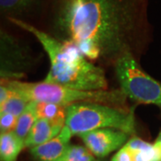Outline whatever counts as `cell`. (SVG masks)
<instances>
[{
    "instance_id": "1",
    "label": "cell",
    "mask_w": 161,
    "mask_h": 161,
    "mask_svg": "<svg viewBox=\"0 0 161 161\" xmlns=\"http://www.w3.org/2000/svg\"><path fill=\"white\" fill-rule=\"evenodd\" d=\"M147 0H56L49 34L72 42L92 61L114 64L135 57L147 43Z\"/></svg>"
},
{
    "instance_id": "2",
    "label": "cell",
    "mask_w": 161,
    "mask_h": 161,
    "mask_svg": "<svg viewBox=\"0 0 161 161\" xmlns=\"http://www.w3.org/2000/svg\"><path fill=\"white\" fill-rule=\"evenodd\" d=\"M7 20L33 35L47 54L50 68L44 81L83 91L108 90L104 70L89 61L75 44L58 40L26 21Z\"/></svg>"
},
{
    "instance_id": "3",
    "label": "cell",
    "mask_w": 161,
    "mask_h": 161,
    "mask_svg": "<svg viewBox=\"0 0 161 161\" xmlns=\"http://www.w3.org/2000/svg\"><path fill=\"white\" fill-rule=\"evenodd\" d=\"M14 92L21 94L29 101H46L67 107L80 102H94L125 109L127 97L119 90L83 91L69 87L40 82H25L19 80H1Z\"/></svg>"
},
{
    "instance_id": "4",
    "label": "cell",
    "mask_w": 161,
    "mask_h": 161,
    "mask_svg": "<svg viewBox=\"0 0 161 161\" xmlns=\"http://www.w3.org/2000/svg\"><path fill=\"white\" fill-rule=\"evenodd\" d=\"M65 125L73 135L103 128L120 130L131 135L135 132L133 110L94 102H80L67 106Z\"/></svg>"
},
{
    "instance_id": "5",
    "label": "cell",
    "mask_w": 161,
    "mask_h": 161,
    "mask_svg": "<svg viewBox=\"0 0 161 161\" xmlns=\"http://www.w3.org/2000/svg\"><path fill=\"white\" fill-rule=\"evenodd\" d=\"M120 90L140 104H153L161 108V83L141 68L136 57L127 52L114 64Z\"/></svg>"
},
{
    "instance_id": "6",
    "label": "cell",
    "mask_w": 161,
    "mask_h": 161,
    "mask_svg": "<svg viewBox=\"0 0 161 161\" xmlns=\"http://www.w3.org/2000/svg\"><path fill=\"white\" fill-rule=\"evenodd\" d=\"M1 47V80H19L29 70L31 58L25 48L17 40L6 31L1 30L0 34Z\"/></svg>"
},
{
    "instance_id": "7",
    "label": "cell",
    "mask_w": 161,
    "mask_h": 161,
    "mask_svg": "<svg viewBox=\"0 0 161 161\" xmlns=\"http://www.w3.org/2000/svg\"><path fill=\"white\" fill-rule=\"evenodd\" d=\"M78 136L93 155L103 158L121 149L128 142L131 134L120 130L103 128L84 132Z\"/></svg>"
},
{
    "instance_id": "8",
    "label": "cell",
    "mask_w": 161,
    "mask_h": 161,
    "mask_svg": "<svg viewBox=\"0 0 161 161\" xmlns=\"http://www.w3.org/2000/svg\"><path fill=\"white\" fill-rule=\"evenodd\" d=\"M111 161H161V157L153 144L133 136L119 149Z\"/></svg>"
},
{
    "instance_id": "9",
    "label": "cell",
    "mask_w": 161,
    "mask_h": 161,
    "mask_svg": "<svg viewBox=\"0 0 161 161\" xmlns=\"http://www.w3.org/2000/svg\"><path fill=\"white\" fill-rule=\"evenodd\" d=\"M72 136L70 129L65 125L56 137L31 148V153L38 161H57L70 145Z\"/></svg>"
},
{
    "instance_id": "10",
    "label": "cell",
    "mask_w": 161,
    "mask_h": 161,
    "mask_svg": "<svg viewBox=\"0 0 161 161\" xmlns=\"http://www.w3.org/2000/svg\"><path fill=\"white\" fill-rule=\"evenodd\" d=\"M64 126L57 125L45 119L38 118L31 129L29 134L25 138V147L31 149L35 146L45 143L56 137Z\"/></svg>"
},
{
    "instance_id": "11",
    "label": "cell",
    "mask_w": 161,
    "mask_h": 161,
    "mask_svg": "<svg viewBox=\"0 0 161 161\" xmlns=\"http://www.w3.org/2000/svg\"><path fill=\"white\" fill-rule=\"evenodd\" d=\"M43 0H0V11L6 18H24L38 9Z\"/></svg>"
},
{
    "instance_id": "12",
    "label": "cell",
    "mask_w": 161,
    "mask_h": 161,
    "mask_svg": "<svg viewBox=\"0 0 161 161\" xmlns=\"http://www.w3.org/2000/svg\"><path fill=\"white\" fill-rule=\"evenodd\" d=\"M25 147V140L19 137L14 131L1 132L0 159L1 161H16L19 154Z\"/></svg>"
},
{
    "instance_id": "13",
    "label": "cell",
    "mask_w": 161,
    "mask_h": 161,
    "mask_svg": "<svg viewBox=\"0 0 161 161\" xmlns=\"http://www.w3.org/2000/svg\"><path fill=\"white\" fill-rule=\"evenodd\" d=\"M34 108L38 118L45 119L54 125L64 126L66 121V107L58 104L34 101Z\"/></svg>"
},
{
    "instance_id": "14",
    "label": "cell",
    "mask_w": 161,
    "mask_h": 161,
    "mask_svg": "<svg viewBox=\"0 0 161 161\" xmlns=\"http://www.w3.org/2000/svg\"><path fill=\"white\" fill-rule=\"evenodd\" d=\"M37 119L38 117L35 112L34 102L30 101L27 108L23 112V114L18 117L17 125L14 132L19 137L25 140Z\"/></svg>"
},
{
    "instance_id": "15",
    "label": "cell",
    "mask_w": 161,
    "mask_h": 161,
    "mask_svg": "<svg viewBox=\"0 0 161 161\" xmlns=\"http://www.w3.org/2000/svg\"><path fill=\"white\" fill-rule=\"evenodd\" d=\"M29 102L27 98L12 90V94L8 99L0 105V114H11L19 117L27 108Z\"/></svg>"
},
{
    "instance_id": "16",
    "label": "cell",
    "mask_w": 161,
    "mask_h": 161,
    "mask_svg": "<svg viewBox=\"0 0 161 161\" xmlns=\"http://www.w3.org/2000/svg\"><path fill=\"white\" fill-rule=\"evenodd\" d=\"M57 161H101L96 158L86 147L70 144Z\"/></svg>"
},
{
    "instance_id": "17",
    "label": "cell",
    "mask_w": 161,
    "mask_h": 161,
    "mask_svg": "<svg viewBox=\"0 0 161 161\" xmlns=\"http://www.w3.org/2000/svg\"><path fill=\"white\" fill-rule=\"evenodd\" d=\"M18 122V116L11 114H0V131L1 132L14 131Z\"/></svg>"
},
{
    "instance_id": "18",
    "label": "cell",
    "mask_w": 161,
    "mask_h": 161,
    "mask_svg": "<svg viewBox=\"0 0 161 161\" xmlns=\"http://www.w3.org/2000/svg\"><path fill=\"white\" fill-rule=\"evenodd\" d=\"M154 147H155L156 150L158 151V153L161 156V132H159L158 136L156 139L155 142H154Z\"/></svg>"
}]
</instances>
